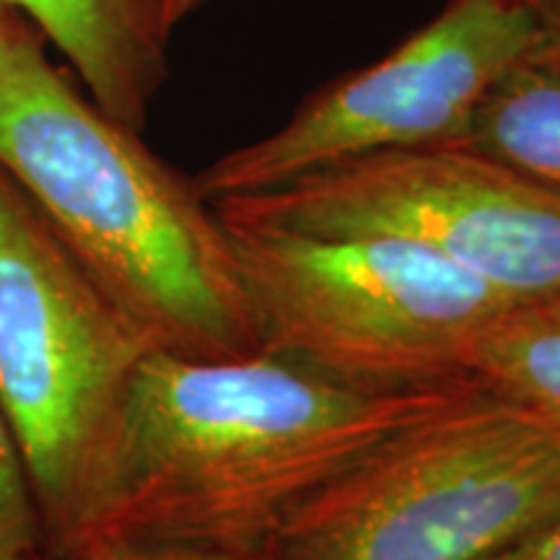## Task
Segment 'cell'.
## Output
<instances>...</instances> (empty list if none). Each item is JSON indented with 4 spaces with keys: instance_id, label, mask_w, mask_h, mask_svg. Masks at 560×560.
Masks as SVG:
<instances>
[{
    "instance_id": "14",
    "label": "cell",
    "mask_w": 560,
    "mask_h": 560,
    "mask_svg": "<svg viewBox=\"0 0 560 560\" xmlns=\"http://www.w3.org/2000/svg\"><path fill=\"white\" fill-rule=\"evenodd\" d=\"M535 11V39H532L529 58L560 62V0H532Z\"/></svg>"
},
{
    "instance_id": "9",
    "label": "cell",
    "mask_w": 560,
    "mask_h": 560,
    "mask_svg": "<svg viewBox=\"0 0 560 560\" xmlns=\"http://www.w3.org/2000/svg\"><path fill=\"white\" fill-rule=\"evenodd\" d=\"M446 143L499 161L560 195V62L529 55L511 62Z\"/></svg>"
},
{
    "instance_id": "1",
    "label": "cell",
    "mask_w": 560,
    "mask_h": 560,
    "mask_svg": "<svg viewBox=\"0 0 560 560\" xmlns=\"http://www.w3.org/2000/svg\"><path fill=\"white\" fill-rule=\"evenodd\" d=\"M470 384L369 392L260 350H149L79 556L104 540L265 548L317 490Z\"/></svg>"
},
{
    "instance_id": "13",
    "label": "cell",
    "mask_w": 560,
    "mask_h": 560,
    "mask_svg": "<svg viewBox=\"0 0 560 560\" xmlns=\"http://www.w3.org/2000/svg\"><path fill=\"white\" fill-rule=\"evenodd\" d=\"M475 560H560V509Z\"/></svg>"
},
{
    "instance_id": "18",
    "label": "cell",
    "mask_w": 560,
    "mask_h": 560,
    "mask_svg": "<svg viewBox=\"0 0 560 560\" xmlns=\"http://www.w3.org/2000/svg\"><path fill=\"white\" fill-rule=\"evenodd\" d=\"M11 560H47L42 552H32V556H19V558H11Z\"/></svg>"
},
{
    "instance_id": "11",
    "label": "cell",
    "mask_w": 560,
    "mask_h": 560,
    "mask_svg": "<svg viewBox=\"0 0 560 560\" xmlns=\"http://www.w3.org/2000/svg\"><path fill=\"white\" fill-rule=\"evenodd\" d=\"M42 552L39 516L24 454L0 405V560Z\"/></svg>"
},
{
    "instance_id": "15",
    "label": "cell",
    "mask_w": 560,
    "mask_h": 560,
    "mask_svg": "<svg viewBox=\"0 0 560 560\" xmlns=\"http://www.w3.org/2000/svg\"><path fill=\"white\" fill-rule=\"evenodd\" d=\"M149 3L153 13H156L161 32H164L166 37H172V32L177 30L182 21L198 11L202 3H208V0H149Z\"/></svg>"
},
{
    "instance_id": "10",
    "label": "cell",
    "mask_w": 560,
    "mask_h": 560,
    "mask_svg": "<svg viewBox=\"0 0 560 560\" xmlns=\"http://www.w3.org/2000/svg\"><path fill=\"white\" fill-rule=\"evenodd\" d=\"M472 380L560 433V319L540 310L506 314L475 350Z\"/></svg>"
},
{
    "instance_id": "16",
    "label": "cell",
    "mask_w": 560,
    "mask_h": 560,
    "mask_svg": "<svg viewBox=\"0 0 560 560\" xmlns=\"http://www.w3.org/2000/svg\"><path fill=\"white\" fill-rule=\"evenodd\" d=\"M16 30H19V24L11 16V9L3 3V0H0V42H3L5 37H11Z\"/></svg>"
},
{
    "instance_id": "6",
    "label": "cell",
    "mask_w": 560,
    "mask_h": 560,
    "mask_svg": "<svg viewBox=\"0 0 560 560\" xmlns=\"http://www.w3.org/2000/svg\"><path fill=\"white\" fill-rule=\"evenodd\" d=\"M210 208L236 226L416 242L516 310L560 299V195L454 143L366 153Z\"/></svg>"
},
{
    "instance_id": "3",
    "label": "cell",
    "mask_w": 560,
    "mask_h": 560,
    "mask_svg": "<svg viewBox=\"0 0 560 560\" xmlns=\"http://www.w3.org/2000/svg\"><path fill=\"white\" fill-rule=\"evenodd\" d=\"M223 229L257 350L348 387L470 384L480 340L520 312L486 280L397 236Z\"/></svg>"
},
{
    "instance_id": "5",
    "label": "cell",
    "mask_w": 560,
    "mask_h": 560,
    "mask_svg": "<svg viewBox=\"0 0 560 560\" xmlns=\"http://www.w3.org/2000/svg\"><path fill=\"white\" fill-rule=\"evenodd\" d=\"M560 509V433L470 384L317 490L270 560H475Z\"/></svg>"
},
{
    "instance_id": "12",
    "label": "cell",
    "mask_w": 560,
    "mask_h": 560,
    "mask_svg": "<svg viewBox=\"0 0 560 560\" xmlns=\"http://www.w3.org/2000/svg\"><path fill=\"white\" fill-rule=\"evenodd\" d=\"M75 560H270L265 548L177 540H104L89 545Z\"/></svg>"
},
{
    "instance_id": "4",
    "label": "cell",
    "mask_w": 560,
    "mask_h": 560,
    "mask_svg": "<svg viewBox=\"0 0 560 560\" xmlns=\"http://www.w3.org/2000/svg\"><path fill=\"white\" fill-rule=\"evenodd\" d=\"M149 350L0 166V405L47 560L79 556Z\"/></svg>"
},
{
    "instance_id": "7",
    "label": "cell",
    "mask_w": 560,
    "mask_h": 560,
    "mask_svg": "<svg viewBox=\"0 0 560 560\" xmlns=\"http://www.w3.org/2000/svg\"><path fill=\"white\" fill-rule=\"evenodd\" d=\"M532 39L535 11L524 0H454L387 58L314 91L276 132L213 161L195 187L213 202L366 153L446 143Z\"/></svg>"
},
{
    "instance_id": "17",
    "label": "cell",
    "mask_w": 560,
    "mask_h": 560,
    "mask_svg": "<svg viewBox=\"0 0 560 560\" xmlns=\"http://www.w3.org/2000/svg\"><path fill=\"white\" fill-rule=\"evenodd\" d=\"M535 310H540V312H545V314H548V317H552V319H560V299H556V301H550V304L535 306Z\"/></svg>"
},
{
    "instance_id": "2",
    "label": "cell",
    "mask_w": 560,
    "mask_h": 560,
    "mask_svg": "<svg viewBox=\"0 0 560 560\" xmlns=\"http://www.w3.org/2000/svg\"><path fill=\"white\" fill-rule=\"evenodd\" d=\"M0 166L153 350L257 353L231 240L195 179L81 96L24 26L0 42Z\"/></svg>"
},
{
    "instance_id": "19",
    "label": "cell",
    "mask_w": 560,
    "mask_h": 560,
    "mask_svg": "<svg viewBox=\"0 0 560 560\" xmlns=\"http://www.w3.org/2000/svg\"><path fill=\"white\" fill-rule=\"evenodd\" d=\"M524 3H532V0H524Z\"/></svg>"
},
{
    "instance_id": "8",
    "label": "cell",
    "mask_w": 560,
    "mask_h": 560,
    "mask_svg": "<svg viewBox=\"0 0 560 560\" xmlns=\"http://www.w3.org/2000/svg\"><path fill=\"white\" fill-rule=\"evenodd\" d=\"M45 32L75 68L91 102L140 132L170 75L166 45L149 0H3Z\"/></svg>"
}]
</instances>
